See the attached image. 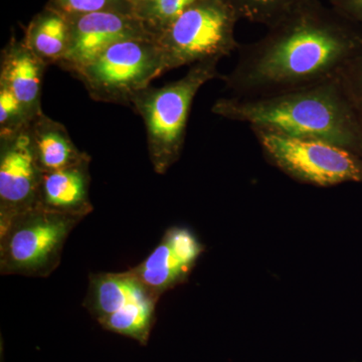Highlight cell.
Returning <instances> with one entry per match:
<instances>
[{
	"label": "cell",
	"mask_w": 362,
	"mask_h": 362,
	"mask_svg": "<svg viewBox=\"0 0 362 362\" xmlns=\"http://www.w3.org/2000/svg\"><path fill=\"white\" fill-rule=\"evenodd\" d=\"M338 13L362 25V0H327Z\"/></svg>",
	"instance_id": "obj_21"
},
{
	"label": "cell",
	"mask_w": 362,
	"mask_h": 362,
	"mask_svg": "<svg viewBox=\"0 0 362 362\" xmlns=\"http://www.w3.org/2000/svg\"><path fill=\"white\" fill-rule=\"evenodd\" d=\"M47 66L23 40L11 37L2 49L0 86L7 88L18 98L32 120L44 113L40 96Z\"/></svg>",
	"instance_id": "obj_12"
},
{
	"label": "cell",
	"mask_w": 362,
	"mask_h": 362,
	"mask_svg": "<svg viewBox=\"0 0 362 362\" xmlns=\"http://www.w3.org/2000/svg\"><path fill=\"white\" fill-rule=\"evenodd\" d=\"M32 121L18 98L0 86V135L25 129Z\"/></svg>",
	"instance_id": "obj_20"
},
{
	"label": "cell",
	"mask_w": 362,
	"mask_h": 362,
	"mask_svg": "<svg viewBox=\"0 0 362 362\" xmlns=\"http://www.w3.org/2000/svg\"><path fill=\"white\" fill-rule=\"evenodd\" d=\"M47 6L56 9L68 18L100 11L133 13L132 6L126 0H49Z\"/></svg>",
	"instance_id": "obj_18"
},
{
	"label": "cell",
	"mask_w": 362,
	"mask_h": 362,
	"mask_svg": "<svg viewBox=\"0 0 362 362\" xmlns=\"http://www.w3.org/2000/svg\"><path fill=\"white\" fill-rule=\"evenodd\" d=\"M28 133L33 153L42 173L59 170L90 158L78 148L63 124L52 120L45 113L33 119L28 125Z\"/></svg>",
	"instance_id": "obj_14"
},
{
	"label": "cell",
	"mask_w": 362,
	"mask_h": 362,
	"mask_svg": "<svg viewBox=\"0 0 362 362\" xmlns=\"http://www.w3.org/2000/svg\"><path fill=\"white\" fill-rule=\"evenodd\" d=\"M251 44L221 76L230 96H273L329 82L362 49V25L309 0Z\"/></svg>",
	"instance_id": "obj_1"
},
{
	"label": "cell",
	"mask_w": 362,
	"mask_h": 362,
	"mask_svg": "<svg viewBox=\"0 0 362 362\" xmlns=\"http://www.w3.org/2000/svg\"><path fill=\"white\" fill-rule=\"evenodd\" d=\"M71 42L59 68L75 74L117 42L156 37L133 13L100 11L69 18Z\"/></svg>",
	"instance_id": "obj_10"
},
{
	"label": "cell",
	"mask_w": 362,
	"mask_h": 362,
	"mask_svg": "<svg viewBox=\"0 0 362 362\" xmlns=\"http://www.w3.org/2000/svg\"><path fill=\"white\" fill-rule=\"evenodd\" d=\"M271 163L294 180L316 187L362 182V157L321 140L252 129Z\"/></svg>",
	"instance_id": "obj_7"
},
{
	"label": "cell",
	"mask_w": 362,
	"mask_h": 362,
	"mask_svg": "<svg viewBox=\"0 0 362 362\" xmlns=\"http://www.w3.org/2000/svg\"><path fill=\"white\" fill-rule=\"evenodd\" d=\"M90 163V158L59 170L42 173L37 207L84 220L94 211L89 195Z\"/></svg>",
	"instance_id": "obj_13"
},
{
	"label": "cell",
	"mask_w": 362,
	"mask_h": 362,
	"mask_svg": "<svg viewBox=\"0 0 362 362\" xmlns=\"http://www.w3.org/2000/svg\"><path fill=\"white\" fill-rule=\"evenodd\" d=\"M218 62L195 64L180 80L147 88L133 100L131 106L146 127L149 159L157 175H165L180 159L192 102L202 86L221 78Z\"/></svg>",
	"instance_id": "obj_3"
},
{
	"label": "cell",
	"mask_w": 362,
	"mask_h": 362,
	"mask_svg": "<svg viewBox=\"0 0 362 362\" xmlns=\"http://www.w3.org/2000/svg\"><path fill=\"white\" fill-rule=\"evenodd\" d=\"M211 111L252 129L321 140L362 157V126L337 78L273 96L221 98Z\"/></svg>",
	"instance_id": "obj_2"
},
{
	"label": "cell",
	"mask_w": 362,
	"mask_h": 362,
	"mask_svg": "<svg viewBox=\"0 0 362 362\" xmlns=\"http://www.w3.org/2000/svg\"><path fill=\"white\" fill-rule=\"evenodd\" d=\"M78 216L35 207L16 216L0 233V273L47 278L59 268Z\"/></svg>",
	"instance_id": "obj_5"
},
{
	"label": "cell",
	"mask_w": 362,
	"mask_h": 362,
	"mask_svg": "<svg viewBox=\"0 0 362 362\" xmlns=\"http://www.w3.org/2000/svg\"><path fill=\"white\" fill-rule=\"evenodd\" d=\"M237 14L223 0H202L180 13L156 37L164 70L221 61L238 51Z\"/></svg>",
	"instance_id": "obj_4"
},
{
	"label": "cell",
	"mask_w": 362,
	"mask_h": 362,
	"mask_svg": "<svg viewBox=\"0 0 362 362\" xmlns=\"http://www.w3.org/2000/svg\"><path fill=\"white\" fill-rule=\"evenodd\" d=\"M165 73L156 37L122 40L73 74L93 100L131 106L150 83Z\"/></svg>",
	"instance_id": "obj_6"
},
{
	"label": "cell",
	"mask_w": 362,
	"mask_h": 362,
	"mask_svg": "<svg viewBox=\"0 0 362 362\" xmlns=\"http://www.w3.org/2000/svg\"><path fill=\"white\" fill-rule=\"evenodd\" d=\"M126 1L129 2L131 6H133V4H134V2H136V1H137V0H126Z\"/></svg>",
	"instance_id": "obj_22"
},
{
	"label": "cell",
	"mask_w": 362,
	"mask_h": 362,
	"mask_svg": "<svg viewBox=\"0 0 362 362\" xmlns=\"http://www.w3.org/2000/svg\"><path fill=\"white\" fill-rule=\"evenodd\" d=\"M42 175L28 126L0 135V233L16 216L39 206Z\"/></svg>",
	"instance_id": "obj_9"
},
{
	"label": "cell",
	"mask_w": 362,
	"mask_h": 362,
	"mask_svg": "<svg viewBox=\"0 0 362 362\" xmlns=\"http://www.w3.org/2000/svg\"><path fill=\"white\" fill-rule=\"evenodd\" d=\"M159 297L129 270L90 274L84 307L106 329L144 342Z\"/></svg>",
	"instance_id": "obj_8"
},
{
	"label": "cell",
	"mask_w": 362,
	"mask_h": 362,
	"mask_svg": "<svg viewBox=\"0 0 362 362\" xmlns=\"http://www.w3.org/2000/svg\"><path fill=\"white\" fill-rule=\"evenodd\" d=\"M202 0H137L132 13L157 37L185 9Z\"/></svg>",
	"instance_id": "obj_17"
},
{
	"label": "cell",
	"mask_w": 362,
	"mask_h": 362,
	"mask_svg": "<svg viewBox=\"0 0 362 362\" xmlns=\"http://www.w3.org/2000/svg\"><path fill=\"white\" fill-rule=\"evenodd\" d=\"M239 20L266 25H275L309 0H223Z\"/></svg>",
	"instance_id": "obj_16"
},
{
	"label": "cell",
	"mask_w": 362,
	"mask_h": 362,
	"mask_svg": "<svg viewBox=\"0 0 362 362\" xmlns=\"http://www.w3.org/2000/svg\"><path fill=\"white\" fill-rule=\"evenodd\" d=\"M202 252L204 247L192 230L173 226L151 254L129 271L160 298L187 280Z\"/></svg>",
	"instance_id": "obj_11"
},
{
	"label": "cell",
	"mask_w": 362,
	"mask_h": 362,
	"mask_svg": "<svg viewBox=\"0 0 362 362\" xmlns=\"http://www.w3.org/2000/svg\"><path fill=\"white\" fill-rule=\"evenodd\" d=\"M23 40L45 65L58 66L70 45V18L45 6L28 23Z\"/></svg>",
	"instance_id": "obj_15"
},
{
	"label": "cell",
	"mask_w": 362,
	"mask_h": 362,
	"mask_svg": "<svg viewBox=\"0 0 362 362\" xmlns=\"http://www.w3.org/2000/svg\"><path fill=\"white\" fill-rule=\"evenodd\" d=\"M337 78L362 126V49L345 64Z\"/></svg>",
	"instance_id": "obj_19"
}]
</instances>
